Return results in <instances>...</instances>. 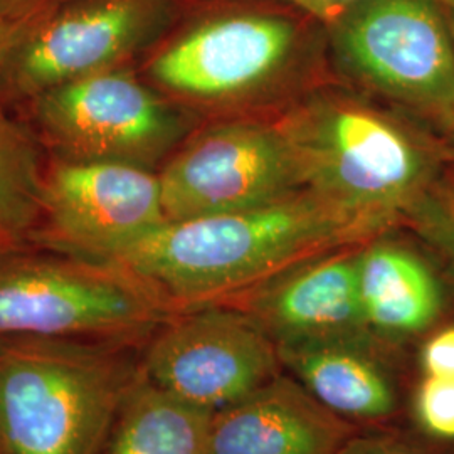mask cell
<instances>
[{
  "instance_id": "obj_14",
  "label": "cell",
  "mask_w": 454,
  "mask_h": 454,
  "mask_svg": "<svg viewBox=\"0 0 454 454\" xmlns=\"http://www.w3.org/2000/svg\"><path fill=\"white\" fill-rule=\"evenodd\" d=\"M358 431L283 372L212 412L209 454H341Z\"/></svg>"
},
{
  "instance_id": "obj_9",
  "label": "cell",
  "mask_w": 454,
  "mask_h": 454,
  "mask_svg": "<svg viewBox=\"0 0 454 454\" xmlns=\"http://www.w3.org/2000/svg\"><path fill=\"white\" fill-rule=\"evenodd\" d=\"M176 0H61L22 27L0 99L31 101L66 82L129 66L167 27Z\"/></svg>"
},
{
  "instance_id": "obj_20",
  "label": "cell",
  "mask_w": 454,
  "mask_h": 454,
  "mask_svg": "<svg viewBox=\"0 0 454 454\" xmlns=\"http://www.w3.org/2000/svg\"><path fill=\"white\" fill-rule=\"evenodd\" d=\"M341 454H454V442L431 438L406 421L360 429Z\"/></svg>"
},
{
  "instance_id": "obj_12",
  "label": "cell",
  "mask_w": 454,
  "mask_h": 454,
  "mask_svg": "<svg viewBox=\"0 0 454 454\" xmlns=\"http://www.w3.org/2000/svg\"><path fill=\"white\" fill-rule=\"evenodd\" d=\"M278 352L285 372L341 419L360 429L409 421L419 377L412 348L365 330Z\"/></svg>"
},
{
  "instance_id": "obj_13",
  "label": "cell",
  "mask_w": 454,
  "mask_h": 454,
  "mask_svg": "<svg viewBox=\"0 0 454 454\" xmlns=\"http://www.w3.org/2000/svg\"><path fill=\"white\" fill-rule=\"evenodd\" d=\"M358 249L350 246L305 261L223 305L243 311L278 350L365 332Z\"/></svg>"
},
{
  "instance_id": "obj_25",
  "label": "cell",
  "mask_w": 454,
  "mask_h": 454,
  "mask_svg": "<svg viewBox=\"0 0 454 454\" xmlns=\"http://www.w3.org/2000/svg\"><path fill=\"white\" fill-rule=\"evenodd\" d=\"M450 19H451V24H453V31H454V17L450 14ZM448 137H450V140H451V153L454 155V114L453 118H451V123H450V127H448Z\"/></svg>"
},
{
  "instance_id": "obj_22",
  "label": "cell",
  "mask_w": 454,
  "mask_h": 454,
  "mask_svg": "<svg viewBox=\"0 0 454 454\" xmlns=\"http://www.w3.org/2000/svg\"><path fill=\"white\" fill-rule=\"evenodd\" d=\"M61 0H0V24L24 27Z\"/></svg>"
},
{
  "instance_id": "obj_15",
  "label": "cell",
  "mask_w": 454,
  "mask_h": 454,
  "mask_svg": "<svg viewBox=\"0 0 454 454\" xmlns=\"http://www.w3.org/2000/svg\"><path fill=\"white\" fill-rule=\"evenodd\" d=\"M389 234L358 249L360 309L375 335L414 348L429 332L444 324L448 279L438 264Z\"/></svg>"
},
{
  "instance_id": "obj_7",
  "label": "cell",
  "mask_w": 454,
  "mask_h": 454,
  "mask_svg": "<svg viewBox=\"0 0 454 454\" xmlns=\"http://www.w3.org/2000/svg\"><path fill=\"white\" fill-rule=\"evenodd\" d=\"M27 103L37 138L73 160L155 170L192 131V114L130 66L66 82Z\"/></svg>"
},
{
  "instance_id": "obj_16",
  "label": "cell",
  "mask_w": 454,
  "mask_h": 454,
  "mask_svg": "<svg viewBox=\"0 0 454 454\" xmlns=\"http://www.w3.org/2000/svg\"><path fill=\"white\" fill-rule=\"evenodd\" d=\"M212 411L150 382L133 386L99 454H209Z\"/></svg>"
},
{
  "instance_id": "obj_4",
  "label": "cell",
  "mask_w": 454,
  "mask_h": 454,
  "mask_svg": "<svg viewBox=\"0 0 454 454\" xmlns=\"http://www.w3.org/2000/svg\"><path fill=\"white\" fill-rule=\"evenodd\" d=\"M144 347L0 339V454H99Z\"/></svg>"
},
{
  "instance_id": "obj_11",
  "label": "cell",
  "mask_w": 454,
  "mask_h": 454,
  "mask_svg": "<svg viewBox=\"0 0 454 454\" xmlns=\"http://www.w3.org/2000/svg\"><path fill=\"white\" fill-rule=\"evenodd\" d=\"M165 221L157 170L54 157L46 165L33 244L112 261Z\"/></svg>"
},
{
  "instance_id": "obj_24",
  "label": "cell",
  "mask_w": 454,
  "mask_h": 454,
  "mask_svg": "<svg viewBox=\"0 0 454 454\" xmlns=\"http://www.w3.org/2000/svg\"><path fill=\"white\" fill-rule=\"evenodd\" d=\"M20 31H22V27L0 24V74H2L5 59H7L11 49L14 46Z\"/></svg>"
},
{
  "instance_id": "obj_19",
  "label": "cell",
  "mask_w": 454,
  "mask_h": 454,
  "mask_svg": "<svg viewBox=\"0 0 454 454\" xmlns=\"http://www.w3.org/2000/svg\"><path fill=\"white\" fill-rule=\"evenodd\" d=\"M407 419L431 438L454 442V380L419 375Z\"/></svg>"
},
{
  "instance_id": "obj_8",
  "label": "cell",
  "mask_w": 454,
  "mask_h": 454,
  "mask_svg": "<svg viewBox=\"0 0 454 454\" xmlns=\"http://www.w3.org/2000/svg\"><path fill=\"white\" fill-rule=\"evenodd\" d=\"M157 172L167 221L251 211L307 191L275 120L219 118L191 131Z\"/></svg>"
},
{
  "instance_id": "obj_23",
  "label": "cell",
  "mask_w": 454,
  "mask_h": 454,
  "mask_svg": "<svg viewBox=\"0 0 454 454\" xmlns=\"http://www.w3.org/2000/svg\"><path fill=\"white\" fill-rule=\"evenodd\" d=\"M275 2L285 4L307 16L313 17L315 20L322 22L325 26L332 22L335 17L343 14L352 5L360 4L364 0H275Z\"/></svg>"
},
{
  "instance_id": "obj_17",
  "label": "cell",
  "mask_w": 454,
  "mask_h": 454,
  "mask_svg": "<svg viewBox=\"0 0 454 454\" xmlns=\"http://www.w3.org/2000/svg\"><path fill=\"white\" fill-rule=\"evenodd\" d=\"M39 144L0 105V253L34 243L46 174Z\"/></svg>"
},
{
  "instance_id": "obj_21",
  "label": "cell",
  "mask_w": 454,
  "mask_h": 454,
  "mask_svg": "<svg viewBox=\"0 0 454 454\" xmlns=\"http://www.w3.org/2000/svg\"><path fill=\"white\" fill-rule=\"evenodd\" d=\"M419 375L454 380V324H444L429 332L416 347Z\"/></svg>"
},
{
  "instance_id": "obj_1",
  "label": "cell",
  "mask_w": 454,
  "mask_h": 454,
  "mask_svg": "<svg viewBox=\"0 0 454 454\" xmlns=\"http://www.w3.org/2000/svg\"><path fill=\"white\" fill-rule=\"evenodd\" d=\"M392 229L305 191L251 211L165 221L112 261L140 276L177 315L227 303L305 261Z\"/></svg>"
},
{
  "instance_id": "obj_5",
  "label": "cell",
  "mask_w": 454,
  "mask_h": 454,
  "mask_svg": "<svg viewBox=\"0 0 454 454\" xmlns=\"http://www.w3.org/2000/svg\"><path fill=\"white\" fill-rule=\"evenodd\" d=\"M172 309L121 262L24 246L0 253V339L145 345Z\"/></svg>"
},
{
  "instance_id": "obj_6",
  "label": "cell",
  "mask_w": 454,
  "mask_h": 454,
  "mask_svg": "<svg viewBox=\"0 0 454 454\" xmlns=\"http://www.w3.org/2000/svg\"><path fill=\"white\" fill-rule=\"evenodd\" d=\"M326 52L367 93L448 130L454 31L441 0H364L325 24Z\"/></svg>"
},
{
  "instance_id": "obj_10",
  "label": "cell",
  "mask_w": 454,
  "mask_h": 454,
  "mask_svg": "<svg viewBox=\"0 0 454 454\" xmlns=\"http://www.w3.org/2000/svg\"><path fill=\"white\" fill-rule=\"evenodd\" d=\"M142 369L160 389L212 412L285 372L268 335L243 311L224 305L170 317L146 341Z\"/></svg>"
},
{
  "instance_id": "obj_2",
  "label": "cell",
  "mask_w": 454,
  "mask_h": 454,
  "mask_svg": "<svg viewBox=\"0 0 454 454\" xmlns=\"http://www.w3.org/2000/svg\"><path fill=\"white\" fill-rule=\"evenodd\" d=\"M309 192L397 227L448 168V152L404 118L337 88L296 98L275 120Z\"/></svg>"
},
{
  "instance_id": "obj_3",
  "label": "cell",
  "mask_w": 454,
  "mask_h": 454,
  "mask_svg": "<svg viewBox=\"0 0 454 454\" xmlns=\"http://www.w3.org/2000/svg\"><path fill=\"white\" fill-rule=\"evenodd\" d=\"M326 52L322 22L293 7L234 5L184 24L144 80L189 114H236L292 97Z\"/></svg>"
},
{
  "instance_id": "obj_18",
  "label": "cell",
  "mask_w": 454,
  "mask_h": 454,
  "mask_svg": "<svg viewBox=\"0 0 454 454\" xmlns=\"http://www.w3.org/2000/svg\"><path fill=\"white\" fill-rule=\"evenodd\" d=\"M424 244L434 253L442 275L454 285V167L444 170L421 204L407 215Z\"/></svg>"
},
{
  "instance_id": "obj_26",
  "label": "cell",
  "mask_w": 454,
  "mask_h": 454,
  "mask_svg": "<svg viewBox=\"0 0 454 454\" xmlns=\"http://www.w3.org/2000/svg\"><path fill=\"white\" fill-rule=\"evenodd\" d=\"M442 4L448 9V12L454 17V0H442Z\"/></svg>"
}]
</instances>
